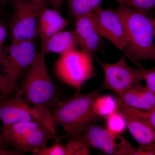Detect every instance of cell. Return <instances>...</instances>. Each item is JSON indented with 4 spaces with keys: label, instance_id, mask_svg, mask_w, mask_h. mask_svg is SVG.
I'll return each mask as SVG.
<instances>
[{
    "label": "cell",
    "instance_id": "16",
    "mask_svg": "<svg viewBox=\"0 0 155 155\" xmlns=\"http://www.w3.org/2000/svg\"><path fill=\"white\" fill-rule=\"evenodd\" d=\"M79 46L75 31H61L54 35L46 43L41 51L45 53H54L63 55Z\"/></svg>",
    "mask_w": 155,
    "mask_h": 155
},
{
    "label": "cell",
    "instance_id": "33",
    "mask_svg": "<svg viewBox=\"0 0 155 155\" xmlns=\"http://www.w3.org/2000/svg\"><path fill=\"white\" fill-rule=\"evenodd\" d=\"M8 0H0V2L2 3V5L5 6L8 3Z\"/></svg>",
    "mask_w": 155,
    "mask_h": 155
},
{
    "label": "cell",
    "instance_id": "26",
    "mask_svg": "<svg viewBox=\"0 0 155 155\" xmlns=\"http://www.w3.org/2000/svg\"><path fill=\"white\" fill-rule=\"evenodd\" d=\"M17 89L9 83L7 78L0 72V92L3 94H7L17 91Z\"/></svg>",
    "mask_w": 155,
    "mask_h": 155
},
{
    "label": "cell",
    "instance_id": "22",
    "mask_svg": "<svg viewBox=\"0 0 155 155\" xmlns=\"http://www.w3.org/2000/svg\"><path fill=\"white\" fill-rule=\"evenodd\" d=\"M107 118V129L114 134H121L127 127L126 120L124 116L116 111L109 115Z\"/></svg>",
    "mask_w": 155,
    "mask_h": 155
},
{
    "label": "cell",
    "instance_id": "21",
    "mask_svg": "<svg viewBox=\"0 0 155 155\" xmlns=\"http://www.w3.org/2000/svg\"><path fill=\"white\" fill-rule=\"evenodd\" d=\"M117 109L126 111L146 122L155 130V107L149 110L132 107L122 103H117Z\"/></svg>",
    "mask_w": 155,
    "mask_h": 155
},
{
    "label": "cell",
    "instance_id": "11",
    "mask_svg": "<svg viewBox=\"0 0 155 155\" xmlns=\"http://www.w3.org/2000/svg\"><path fill=\"white\" fill-rule=\"evenodd\" d=\"M75 29L81 50L93 56L100 50L101 35L97 27L94 12L75 17Z\"/></svg>",
    "mask_w": 155,
    "mask_h": 155
},
{
    "label": "cell",
    "instance_id": "29",
    "mask_svg": "<svg viewBox=\"0 0 155 155\" xmlns=\"http://www.w3.org/2000/svg\"><path fill=\"white\" fill-rule=\"evenodd\" d=\"M53 8L59 12H61L63 8L65 0H50Z\"/></svg>",
    "mask_w": 155,
    "mask_h": 155
},
{
    "label": "cell",
    "instance_id": "7",
    "mask_svg": "<svg viewBox=\"0 0 155 155\" xmlns=\"http://www.w3.org/2000/svg\"><path fill=\"white\" fill-rule=\"evenodd\" d=\"M37 54L34 41H11L4 46L2 74L12 86L18 88L19 78L28 70Z\"/></svg>",
    "mask_w": 155,
    "mask_h": 155
},
{
    "label": "cell",
    "instance_id": "1",
    "mask_svg": "<svg viewBox=\"0 0 155 155\" xmlns=\"http://www.w3.org/2000/svg\"><path fill=\"white\" fill-rule=\"evenodd\" d=\"M115 12L122 19L127 38L126 57L136 64L138 61L150 60L155 63L153 20L140 11L119 4Z\"/></svg>",
    "mask_w": 155,
    "mask_h": 155
},
{
    "label": "cell",
    "instance_id": "9",
    "mask_svg": "<svg viewBox=\"0 0 155 155\" xmlns=\"http://www.w3.org/2000/svg\"><path fill=\"white\" fill-rule=\"evenodd\" d=\"M82 135L91 148L106 154L135 155L136 148L121 134H114L92 122L84 128Z\"/></svg>",
    "mask_w": 155,
    "mask_h": 155
},
{
    "label": "cell",
    "instance_id": "31",
    "mask_svg": "<svg viewBox=\"0 0 155 155\" xmlns=\"http://www.w3.org/2000/svg\"><path fill=\"white\" fill-rule=\"evenodd\" d=\"M31 2L34 3L35 4H38V5H41V4H49V2H50V0H29Z\"/></svg>",
    "mask_w": 155,
    "mask_h": 155
},
{
    "label": "cell",
    "instance_id": "13",
    "mask_svg": "<svg viewBox=\"0 0 155 155\" xmlns=\"http://www.w3.org/2000/svg\"><path fill=\"white\" fill-rule=\"evenodd\" d=\"M124 116L127 127L139 146L155 147V130L151 126L132 114L126 111L117 109Z\"/></svg>",
    "mask_w": 155,
    "mask_h": 155
},
{
    "label": "cell",
    "instance_id": "25",
    "mask_svg": "<svg viewBox=\"0 0 155 155\" xmlns=\"http://www.w3.org/2000/svg\"><path fill=\"white\" fill-rule=\"evenodd\" d=\"M35 155H66L65 147L59 143L50 147H47L32 152Z\"/></svg>",
    "mask_w": 155,
    "mask_h": 155
},
{
    "label": "cell",
    "instance_id": "14",
    "mask_svg": "<svg viewBox=\"0 0 155 155\" xmlns=\"http://www.w3.org/2000/svg\"><path fill=\"white\" fill-rule=\"evenodd\" d=\"M55 131L44 125L31 132L14 146L23 153L33 152L47 147L50 140L58 137Z\"/></svg>",
    "mask_w": 155,
    "mask_h": 155
},
{
    "label": "cell",
    "instance_id": "18",
    "mask_svg": "<svg viewBox=\"0 0 155 155\" xmlns=\"http://www.w3.org/2000/svg\"><path fill=\"white\" fill-rule=\"evenodd\" d=\"M70 14L75 18L93 12L101 6L102 0H67Z\"/></svg>",
    "mask_w": 155,
    "mask_h": 155
},
{
    "label": "cell",
    "instance_id": "36",
    "mask_svg": "<svg viewBox=\"0 0 155 155\" xmlns=\"http://www.w3.org/2000/svg\"></svg>",
    "mask_w": 155,
    "mask_h": 155
},
{
    "label": "cell",
    "instance_id": "32",
    "mask_svg": "<svg viewBox=\"0 0 155 155\" xmlns=\"http://www.w3.org/2000/svg\"><path fill=\"white\" fill-rule=\"evenodd\" d=\"M0 149L6 150L5 143L3 141L2 137L0 136Z\"/></svg>",
    "mask_w": 155,
    "mask_h": 155
},
{
    "label": "cell",
    "instance_id": "34",
    "mask_svg": "<svg viewBox=\"0 0 155 155\" xmlns=\"http://www.w3.org/2000/svg\"><path fill=\"white\" fill-rule=\"evenodd\" d=\"M153 28H154V36L155 38V19L153 20Z\"/></svg>",
    "mask_w": 155,
    "mask_h": 155
},
{
    "label": "cell",
    "instance_id": "27",
    "mask_svg": "<svg viewBox=\"0 0 155 155\" xmlns=\"http://www.w3.org/2000/svg\"><path fill=\"white\" fill-rule=\"evenodd\" d=\"M7 36V30L5 24L0 21V71L2 70L4 43Z\"/></svg>",
    "mask_w": 155,
    "mask_h": 155
},
{
    "label": "cell",
    "instance_id": "23",
    "mask_svg": "<svg viewBox=\"0 0 155 155\" xmlns=\"http://www.w3.org/2000/svg\"><path fill=\"white\" fill-rule=\"evenodd\" d=\"M119 4H123L147 15L155 8V0H116Z\"/></svg>",
    "mask_w": 155,
    "mask_h": 155
},
{
    "label": "cell",
    "instance_id": "8",
    "mask_svg": "<svg viewBox=\"0 0 155 155\" xmlns=\"http://www.w3.org/2000/svg\"><path fill=\"white\" fill-rule=\"evenodd\" d=\"M98 62L105 74L102 88L114 92L118 94V98L128 90L142 85L143 78L141 70L139 67L132 68L128 66L125 56L114 64L100 60Z\"/></svg>",
    "mask_w": 155,
    "mask_h": 155
},
{
    "label": "cell",
    "instance_id": "4",
    "mask_svg": "<svg viewBox=\"0 0 155 155\" xmlns=\"http://www.w3.org/2000/svg\"><path fill=\"white\" fill-rule=\"evenodd\" d=\"M30 105L17 90L14 97L0 101V120L3 125L37 121L55 130L57 124L49 109L40 105L31 107Z\"/></svg>",
    "mask_w": 155,
    "mask_h": 155
},
{
    "label": "cell",
    "instance_id": "6",
    "mask_svg": "<svg viewBox=\"0 0 155 155\" xmlns=\"http://www.w3.org/2000/svg\"><path fill=\"white\" fill-rule=\"evenodd\" d=\"M14 11L11 26V41H34L38 35V21L49 4H35L27 0H8Z\"/></svg>",
    "mask_w": 155,
    "mask_h": 155
},
{
    "label": "cell",
    "instance_id": "17",
    "mask_svg": "<svg viewBox=\"0 0 155 155\" xmlns=\"http://www.w3.org/2000/svg\"><path fill=\"white\" fill-rule=\"evenodd\" d=\"M44 125H45L37 121L22 122L11 125H3L2 134L3 141L5 144L14 146L31 132Z\"/></svg>",
    "mask_w": 155,
    "mask_h": 155
},
{
    "label": "cell",
    "instance_id": "3",
    "mask_svg": "<svg viewBox=\"0 0 155 155\" xmlns=\"http://www.w3.org/2000/svg\"><path fill=\"white\" fill-rule=\"evenodd\" d=\"M45 54L42 51L37 53L17 90L30 104L49 109L54 108L59 101L58 92L47 67Z\"/></svg>",
    "mask_w": 155,
    "mask_h": 155
},
{
    "label": "cell",
    "instance_id": "20",
    "mask_svg": "<svg viewBox=\"0 0 155 155\" xmlns=\"http://www.w3.org/2000/svg\"><path fill=\"white\" fill-rule=\"evenodd\" d=\"M65 147L66 155H88L91 148L82 135L70 137Z\"/></svg>",
    "mask_w": 155,
    "mask_h": 155
},
{
    "label": "cell",
    "instance_id": "28",
    "mask_svg": "<svg viewBox=\"0 0 155 155\" xmlns=\"http://www.w3.org/2000/svg\"><path fill=\"white\" fill-rule=\"evenodd\" d=\"M135 155H155V147L139 146L136 148Z\"/></svg>",
    "mask_w": 155,
    "mask_h": 155
},
{
    "label": "cell",
    "instance_id": "2",
    "mask_svg": "<svg viewBox=\"0 0 155 155\" xmlns=\"http://www.w3.org/2000/svg\"><path fill=\"white\" fill-rule=\"evenodd\" d=\"M101 91L98 89L83 94L76 93L59 101L54 108L53 115L56 124L61 125L70 137L82 135L85 127L97 117L93 105Z\"/></svg>",
    "mask_w": 155,
    "mask_h": 155
},
{
    "label": "cell",
    "instance_id": "30",
    "mask_svg": "<svg viewBox=\"0 0 155 155\" xmlns=\"http://www.w3.org/2000/svg\"><path fill=\"white\" fill-rule=\"evenodd\" d=\"M23 153L22 152L19 150H17L9 151L6 150L0 149V155H18Z\"/></svg>",
    "mask_w": 155,
    "mask_h": 155
},
{
    "label": "cell",
    "instance_id": "5",
    "mask_svg": "<svg viewBox=\"0 0 155 155\" xmlns=\"http://www.w3.org/2000/svg\"><path fill=\"white\" fill-rule=\"evenodd\" d=\"M92 58L82 50H73L61 55L56 64V75L80 92L84 82L94 76Z\"/></svg>",
    "mask_w": 155,
    "mask_h": 155
},
{
    "label": "cell",
    "instance_id": "10",
    "mask_svg": "<svg viewBox=\"0 0 155 155\" xmlns=\"http://www.w3.org/2000/svg\"><path fill=\"white\" fill-rule=\"evenodd\" d=\"M93 12L100 35L110 41L126 57L127 35L121 17L114 10H104L101 6Z\"/></svg>",
    "mask_w": 155,
    "mask_h": 155
},
{
    "label": "cell",
    "instance_id": "35",
    "mask_svg": "<svg viewBox=\"0 0 155 155\" xmlns=\"http://www.w3.org/2000/svg\"><path fill=\"white\" fill-rule=\"evenodd\" d=\"M0 136H2V132H1V131H0Z\"/></svg>",
    "mask_w": 155,
    "mask_h": 155
},
{
    "label": "cell",
    "instance_id": "24",
    "mask_svg": "<svg viewBox=\"0 0 155 155\" xmlns=\"http://www.w3.org/2000/svg\"><path fill=\"white\" fill-rule=\"evenodd\" d=\"M136 65L141 70L143 79L146 83V87L155 96V67L154 69H145L138 62Z\"/></svg>",
    "mask_w": 155,
    "mask_h": 155
},
{
    "label": "cell",
    "instance_id": "19",
    "mask_svg": "<svg viewBox=\"0 0 155 155\" xmlns=\"http://www.w3.org/2000/svg\"><path fill=\"white\" fill-rule=\"evenodd\" d=\"M117 101L111 95L98 97L93 105L94 111L97 117H107L116 110Z\"/></svg>",
    "mask_w": 155,
    "mask_h": 155
},
{
    "label": "cell",
    "instance_id": "15",
    "mask_svg": "<svg viewBox=\"0 0 155 155\" xmlns=\"http://www.w3.org/2000/svg\"><path fill=\"white\" fill-rule=\"evenodd\" d=\"M117 103H122L132 107L149 110L155 107V96L146 87H136L125 92L118 98Z\"/></svg>",
    "mask_w": 155,
    "mask_h": 155
},
{
    "label": "cell",
    "instance_id": "12",
    "mask_svg": "<svg viewBox=\"0 0 155 155\" xmlns=\"http://www.w3.org/2000/svg\"><path fill=\"white\" fill-rule=\"evenodd\" d=\"M68 24V21L55 9H49L48 7L43 9L39 17L37 25L38 35L41 41V48L44 47L52 37L64 30Z\"/></svg>",
    "mask_w": 155,
    "mask_h": 155
}]
</instances>
